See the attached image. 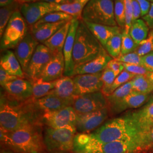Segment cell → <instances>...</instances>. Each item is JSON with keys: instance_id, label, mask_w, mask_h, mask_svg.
Returning <instances> with one entry per match:
<instances>
[{"instance_id": "obj_49", "label": "cell", "mask_w": 153, "mask_h": 153, "mask_svg": "<svg viewBox=\"0 0 153 153\" xmlns=\"http://www.w3.org/2000/svg\"><path fill=\"white\" fill-rule=\"evenodd\" d=\"M142 18L147 23L149 28L150 30L153 29V3H151V6L148 14Z\"/></svg>"}, {"instance_id": "obj_54", "label": "cell", "mask_w": 153, "mask_h": 153, "mask_svg": "<svg viewBox=\"0 0 153 153\" xmlns=\"http://www.w3.org/2000/svg\"><path fill=\"white\" fill-rule=\"evenodd\" d=\"M146 76L148 77V79L150 81V82L153 83V72H149L146 74Z\"/></svg>"}, {"instance_id": "obj_4", "label": "cell", "mask_w": 153, "mask_h": 153, "mask_svg": "<svg viewBox=\"0 0 153 153\" xmlns=\"http://www.w3.org/2000/svg\"><path fill=\"white\" fill-rule=\"evenodd\" d=\"M85 152L88 153H153V142L150 135L105 143L90 139Z\"/></svg>"}, {"instance_id": "obj_23", "label": "cell", "mask_w": 153, "mask_h": 153, "mask_svg": "<svg viewBox=\"0 0 153 153\" xmlns=\"http://www.w3.org/2000/svg\"><path fill=\"white\" fill-rule=\"evenodd\" d=\"M91 33L101 45L105 48L109 39L116 34L121 33L123 29L118 26H111L83 21Z\"/></svg>"}, {"instance_id": "obj_37", "label": "cell", "mask_w": 153, "mask_h": 153, "mask_svg": "<svg viewBox=\"0 0 153 153\" xmlns=\"http://www.w3.org/2000/svg\"><path fill=\"white\" fill-rule=\"evenodd\" d=\"M114 16L117 26L124 30L126 26V11L123 0L114 1Z\"/></svg>"}, {"instance_id": "obj_60", "label": "cell", "mask_w": 153, "mask_h": 153, "mask_svg": "<svg viewBox=\"0 0 153 153\" xmlns=\"http://www.w3.org/2000/svg\"><path fill=\"white\" fill-rule=\"evenodd\" d=\"M112 1H114V0H112Z\"/></svg>"}, {"instance_id": "obj_30", "label": "cell", "mask_w": 153, "mask_h": 153, "mask_svg": "<svg viewBox=\"0 0 153 153\" xmlns=\"http://www.w3.org/2000/svg\"><path fill=\"white\" fill-rule=\"evenodd\" d=\"M133 90L143 94H150L153 91V85L145 75H137L131 80Z\"/></svg>"}, {"instance_id": "obj_6", "label": "cell", "mask_w": 153, "mask_h": 153, "mask_svg": "<svg viewBox=\"0 0 153 153\" xmlns=\"http://www.w3.org/2000/svg\"><path fill=\"white\" fill-rule=\"evenodd\" d=\"M74 125L60 128L47 127L44 133V144L48 153H71L73 152V141L76 135Z\"/></svg>"}, {"instance_id": "obj_55", "label": "cell", "mask_w": 153, "mask_h": 153, "mask_svg": "<svg viewBox=\"0 0 153 153\" xmlns=\"http://www.w3.org/2000/svg\"><path fill=\"white\" fill-rule=\"evenodd\" d=\"M90 1V0H75L74 1L79 2V3H81V4H82L84 6H85L86 5L88 4V2Z\"/></svg>"}, {"instance_id": "obj_14", "label": "cell", "mask_w": 153, "mask_h": 153, "mask_svg": "<svg viewBox=\"0 0 153 153\" xmlns=\"http://www.w3.org/2000/svg\"><path fill=\"white\" fill-rule=\"evenodd\" d=\"M108 108L85 114L77 115L75 126L79 133H90L100 126L109 115Z\"/></svg>"}, {"instance_id": "obj_20", "label": "cell", "mask_w": 153, "mask_h": 153, "mask_svg": "<svg viewBox=\"0 0 153 153\" xmlns=\"http://www.w3.org/2000/svg\"><path fill=\"white\" fill-rule=\"evenodd\" d=\"M112 59V57L104 49L97 57L93 60L76 66L73 76L79 74H97L100 73L107 68L108 63Z\"/></svg>"}, {"instance_id": "obj_8", "label": "cell", "mask_w": 153, "mask_h": 153, "mask_svg": "<svg viewBox=\"0 0 153 153\" xmlns=\"http://www.w3.org/2000/svg\"><path fill=\"white\" fill-rule=\"evenodd\" d=\"M28 26L19 9L15 11L1 37V51H7L16 48L27 34L29 31Z\"/></svg>"}, {"instance_id": "obj_31", "label": "cell", "mask_w": 153, "mask_h": 153, "mask_svg": "<svg viewBox=\"0 0 153 153\" xmlns=\"http://www.w3.org/2000/svg\"><path fill=\"white\" fill-rule=\"evenodd\" d=\"M55 11H62L73 16L74 19H82V14L85 6L79 2L74 1L72 3L55 5Z\"/></svg>"}, {"instance_id": "obj_51", "label": "cell", "mask_w": 153, "mask_h": 153, "mask_svg": "<svg viewBox=\"0 0 153 153\" xmlns=\"http://www.w3.org/2000/svg\"><path fill=\"white\" fill-rule=\"evenodd\" d=\"M75 0H41V1H45L47 2H49L52 4L55 5H61L65 4H69L72 3Z\"/></svg>"}, {"instance_id": "obj_17", "label": "cell", "mask_w": 153, "mask_h": 153, "mask_svg": "<svg viewBox=\"0 0 153 153\" xmlns=\"http://www.w3.org/2000/svg\"><path fill=\"white\" fill-rule=\"evenodd\" d=\"M79 20L73 19L71 20L69 32L63 48V55L65 61L64 76H73L75 65L73 61V49L76 35V30Z\"/></svg>"}, {"instance_id": "obj_1", "label": "cell", "mask_w": 153, "mask_h": 153, "mask_svg": "<svg viewBox=\"0 0 153 153\" xmlns=\"http://www.w3.org/2000/svg\"><path fill=\"white\" fill-rule=\"evenodd\" d=\"M43 114L31 99L25 102H18L7 98L4 93H1V131H14L27 126L43 124Z\"/></svg>"}, {"instance_id": "obj_53", "label": "cell", "mask_w": 153, "mask_h": 153, "mask_svg": "<svg viewBox=\"0 0 153 153\" xmlns=\"http://www.w3.org/2000/svg\"><path fill=\"white\" fill-rule=\"evenodd\" d=\"M16 1L17 2H18L20 5H22L23 4L35 2H37V1H40L41 0H16Z\"/></svg>"}, {"instance_id": "obj_13", "label": "cell", "mask_w": 153, "mask_h": 153, "mask_svg": "<svg viewBox=\"0 0 153 153\" xmlns=\"http://www.w3.org/2000/svg\"><path fill=\"white\" fill-rule=\"evenodd\" d=\"M19 10L28 26H32L49 13L55 11L54 4L45 1L23 4Z\"/></svg>"}, {"instance_id": "obj_25", "label": "cell", "mask_w": 153, "mask_h": 153, "mask_svg": "<svg viewBox=\"0 0 153 153\" xmlns=\"http://www.w3.org/2000/svg\"><path fill=\"white\" fill-rule=\"evenodd\" d=\"M48 94L54 95L62 99L74 98V83L73 77L64 76L56 80L55 88Z\"/></svg>"}, {"instance_id": "obj_10", "label": "cell", "mask_w": 153, "mask_h": 153, "mask_svg": "<svg viewBox=\"0 0 153 153\" xmlns=\"http://www.w3.org/2000/svg\"><path fill=\"white\" fill-rule=\"evenodd\" d=\"M76 116L73 107L69 106L57 111L44 112L42 116V123L48 128H60L70 125L75 126Z\"/></svg>"}, {"instance_id": "obj_39", "label": "cell", "mask_w": 153, "mask_h": 153, "mask_svg": "<svg viewBox=\"0 0 153 153\" xmlns=\"http://www.w3.org/2000/svg\"><path fill=\"white\" fill-rule=\"evenodd\" d=\"M153 51V29L149 31L148 38L138 45L135 52L140 56H143Z\"/></svg>"}, {"instance_id": "obj_5", "label": "cell", "mask_w": 153, "mask_h": 153, "mask_svg": "<svg viewBox=\"0 0 153 153\" xmlns=\"http://www.w3.org/2000/svg\"><path fill=\"white\" fill-rule=\"evenodd\" d=\"M104 49L84 22L79 20L73 49V61L75 66L93 60Z\"/></svg>"}, {"instance_id": "obj_47", "label": "cell", "mask_w": 153, "mask_h": 153, "mask_svg": "<svg viewBox=\"0 0 153 153\" xmlns=\"http://www.w3.org/2000/svg\"><path fill=\"white\" fill-rule=\"evenodd\" d=\"M18 78L19 77L9 74L5 70L0 67V83L1 86L8 82L16 79Z\"/></svg>"}, {"instance_id": "obj_44", "label": "cell", "mask_w": 153, "mask_h": 153, "mask_svg": "<svg viewBox=\"0 0 153 153\" xmlns=\"http://www.w3.org/2000/svg\"><path fill=\"white\" fill-rule=\"evenodd\" d=\"M124 66V70L133 74L136 76L137 75H145L150 71L144 67L143 66L138 65H133L129 64L122 62Z\"/></svg>"}, {"instance_id": "obj_46", "label": "cell", "mask_w": 153, "mask_h": 153, "mask_svg": "<svg viewBox=\"0 0 153 153\" xmlns=\"http://www.w3.org/2000/svg\"><path fill=\"white\" fill-rule=\"evenodd\" d=\"M142 65L150 72H153V51L142 56Z\"/></svg>"}, {"instance_id": "obj_15", "label": "cell", "mask_w": 153, "mask_h": 153, "mask_svg": "<svg viewBox=\"0 0 153 153\" xmlns=\"http://www.w3.org/2000/svg\"><path fill=\"white\" fill-rule=\"evenodd\" d=\"M54 54L44 44H39L30 62L26 75L29 80L36 79Z\"/></svg>"}, {"instance_id": "obj_52", "label": "cell", "mask_w": 153, "mask_h": 153, "mask_svg": "<svg viewBox=\"0 0 153 153\" xmlns=\"http://www.w3.org/2000/svg\"><path fill=\"white\" fill-rule=\"evenodd\" d=\"M16 0H0V6L1 7H5L13 4Z\"/></svg>"}, {"instance_id": "obj_7", "label": "cell", "mask_w": 153, "mask_h": 153, "mask_svg": "<svg viewBox=\"0 0 153 153\" xmlns=\"http://www.w3.org/2000/svg\"><path fill=\"white\" fill-rule=\"evenodd\" d=\"M81 20L95 24L117 26L114 16V2L112 0H90L83 10Z\"/></svg>"}, {"instance_id": "obj_22", "label": "cell", "mask_w": 153, "mask_h": 153, "mask_svg": "<svg viewBox=\"0 0 153 153\" xmlns=\"http://www.w3.org/2000/svg\"><path fill=\"white\" fill-rule=\"evenodd\" d=\"M67 22L64 21L57 23H46L38 25H34L30 26L29 29L33 38L39 43L43 44L61 28L64 26Z\"/></svg>"}, {"instance_id": "obj_43", "label": "cell", "mask_w": 153, "mask_h": 153, "mask_svg": "<svg viewBox=\"0 0 153 153\" xmlns=\"http://www.w3.org/2000/svg\"><path fill=\"white\" fill-rule=\"evenodd\" d=\"M123 1L126 11V26L124 30L126 33H129L133 22V7L131 0Z\"/></svg>"}, {"instance_id": "obj_45", "label": "cell", "mask_w": 153, "mask_h": 153, "mask_svg": "<svg viewBox=\"0 0 153 153\" xmlns=\"http://www.w3.org/2000/svg\"><path fill=\"white\" fill-rule=\"evenodd\" d=\"M107 67L114 71L117 76H119L124 70V66L123 63L119 61L116 60L115 59H113L109 61Z\"/></svg>"}, {"instance_id": "obj_24", "label": "cell", "mask_w": 153, "mask_h": 153, "mask_svg": "<svg viewBox=\"0 0 153 153\" xmlns=\"http://www.w3.org/2000/svg\"><path fill=\"white\" fill-rule=\"evenodd\" d=\"M0 67L10 75L22 78H25V73L19 61L11 51H6L5 53L1 56Z\"/></svg>"}, {"instance_id": "obj_41", "label": "cell", "mask_w": 153, "mask_h": 153, "mask_svg": "<svg viewBox=\"0 0 153 153\" xmlns=\"http://www.w3.org/2000/svg\"><path fill=\"white\" fill-rule=\"evenodd\" d=\"M135 76L136 75L131 74L126 70H124L119 76H117L116 78L115 81L113 83L111 88V91H110L111 94L117 88L120 87L121 86L125 84L126 82L131 81Z\"/></svg>"}, {"instance_id": "obj_2", "label": "cell", "mask_w": 153, "mask_h": 153, "mask_svg": "<svg viewBox=\"0 0 153 153\" xmlns=\"http://www.w3.org/2000/svg\"><path fill=\"white\" fill-rule=\"evenodd\" d=\"M89 134L92 141L99 143L150 135V131L142 129L133 112L110 120Z\"/></svg>"}, {"instance_id": "obj_34", "label": "cell", "mask_w": 153, "mask_h": 153, "mask_svg": "<svg viewBox=\"0 0 153 153\" xmlns=\"http://www.w3.org/2000/svg\"><path fill=\"white\" fill-rule=\"evenodd\" d=\"M132 91H133V90L131 81L123 85L120 87L116 89L109 96L106 97L108 102V107L109 105L115 103V102H117L118 100H120L121 99L125 97Z\"/></svg>"}, {"instance_id": "obj_48", "label": "cell", "mask_w": 153, "mask_h": 153, "mask_svg": "<svg viewBox=\"0 0 153 153\" xmlns=\"http://www.w3.org/2000/svg\"><path fill=\"white\" fill-rule=\"evenodd\" d=\"M133 7V21L141 17V7L136 0H131Z\"/></svg>"}, {"instance_id": "obj_32", "label": "cell", "mask_w": 153, "mask_h": 153, "mask_svg": "<svg viewBox=\"0 0 153 153\" xmlns=\"http://www.w3.org/2000/svg\"><path fill=\"white\" fill-rule=\"evenodd\" d=\"M21 5L16 1L11 5L0 9V35L2 37L6 27L15 11L19 9Z\"/></svg>"}, {"instance_id": "obj_9", "label": "cell", "mask_w": 153, "mask_h": 153, "mask_svg": "<svg viewBox=\"0 0 153 153\" xmlns=\"http://www.w3.org/2000/svg\"><path fill=\"white\" fill-rule=\"evenodd\" d=\"M72 107L77 115L108 108V102L101 91L74 97Z\"/></svg>"}, {"instance_id": "obj_27", "label": "cell", "mask_w": 153, "mask_h": 153, "mask_svg": "<svg viewBox=\"0 0 153 153\" xmlns=\"http://www.w3.org/2000/svg\"><path fill=\"white\" fill-rule=\"evenodd\" d=\"M133 113L142 129L150 131L153 126V98L141 109Z\"/></svg>"}, {"instance_id": "obj_19", "label": "cell", "mask_w": 153, "mask_h": 153, "mask_svg": "<svg viewBox=\"0 0 153 153\" xmlns=\"http://www.w3.org/2000/svg\"><path fill=\"white\" fill-rule=\"evenodd\" d=\"M65 61L63 52L54 55L37 78L44 82H53L64 76Z\"/></svg>"}, {"instance_id": "obj_26", "label": "cell", "mask_w": 153, "mask_h": 153, "mask_svg": "<svg viewBox=\"0 0 153 153\" xmlns=\"http://www.w3.org/2000/svg\"><path fill=\"white\" fill-rule=\"evenodd\" d=\"M71 23V21L67 22L64 26L43 43L54 55L63 51Z\"/></svg>"}, {"instance_id": "obj_18", "label": "cell", "mask_w": 153, "mask_h": 153, "mask_svg": "<svg viewBox=\"0 0 153 153\" xmlns=\"http://www.w3.org/2000/svg\"><path fill=\"white\" fill-rule=\"evenodd\" d=\"M151 98L150 94H143L133 91L115 103L109 105V114L115 115L126 109L140 107L145 103H148Z\"/></svg>"}, {"instance_id": "obj_11", "label": "cell", "mask_w": 153, "mask_h": 153, "mask_svg": "<svg viewBox=\"0 0 153 153\" xmlns=\"http://www.w3.org/2000/svg\"><path fill=\"white\" fill-rule=\"evenodd\" d=\"M102 71L72 76L74 83V97L101 91L103 86L101 79Z\"/></svg>"}, {"instance_id": "obj_21", "label": "cell", "mask_w": 153, "mask_h": 153, "mask_svg": "<svg viewBox=\"0 0 153 153\" xmlns=\"http://www.w3.org/2000/svg\"><path fill=\"white\" fill-rule=\"evenodd\" d=\"M73 99H62L54 95L48 94L42 98L33 101L35 105L43 113L47 111H54L72 106Z\"/></svg>"}, {"instance_id": "obj_56", "label": "cell", "mask_w": 153, "mask_h": 153, "mask_svg": "<svg viewBox=\"0 0 153 153\" xmlns=\"http://www.w3.org/2000/svg\"><path fill=\"white\" fill-rule=\"evenodd\" d=\"M150 137L152 138V140L153 142V126L152 127V128L150 129Z\"/></svg>"}, {"instance_id": "obj_33", "label": "cell", "mask_w": 153, "mask_h": 153, "mask_svg": "<svg viewBox=\"0 0 153 153\" xmlns=\"http://www.w3.org/2000/svg\"><path fill=\"white\" fill-rule=\"evenodd\" d=\"M122 32L118 33L109 39L105 48L112 58L117 59L121 55Z\"/></svg>"}, {"instance_id": "obj_16", "label": "cell", "mask_w": 153, "mask_h": 153, "mask_svg": "<svg viewBox=\"0 0 153 153\" xmlns=\"http://www.w3.org/2000/svg\"><path fill=\"white\" fill-rule=\"evenodd\" d=\"M39 44V43L33 38L29 30L25 38L16 48L14 53L25 74L27 71L30 62Z\"/></svg>"}, {"instance_id": "obj_61", "label": "cell", "mask_w": 153, "mask_h": 153, "mask_svg": "<svg viewBox=\"0 0 153 153\" xmlns=\"http://www.w3.org/2000/svg\"></svg>"}, {"instance_id": "obj_28", "label": "cell", "mask_w": 153, "mask_h": 153, "mask_svg": "<svg viewBox=\"0 0 153 153\" xmlns=\"http://www.w3.org/2000/svg\"><path fill=\"white\" fill-rule=\"evenodd\" d=\"M149 27L143 19H138L132 22L129 33L135 43L139 45L148 38Z\"/></svg>"}, {"instance_id": "obj_40", "label": "cell", "mask_w": 153, "mask_h": 153, "mask_svg": "<svg viewBox=\"0 0 153 153\" xmlns=\"http://www.w3.org/2000/svg\"><path fill=\"white\" fill-rule=\"evenodd\" d=\"M89 141V133H79L76 134L73 141V152L74 153L84 152Z\"/></svg>"}, {"instance_id": "obj_57", "label": "cell", "mask_w": 153, "mask_h": 153, "mask_svg": "<svg viewBox=\"0 0 153 153\" xmlns=\"http://www.w3.org/2000/svg\"><path fill=\"white\" fill-rule=\"evenodd\" d=\"M1 153H15L13 152H11V151H7V150H4V151H2Z\"/></svg>"}, {"instance_id": "obj_58", "label": "cell", "mask_w": 153, "mask_h": 153, "mask_svg": "<svg viewBox=\"0 0 153 153\" xmlns=\"http://www.w3.org/2000/svg\"><path fill=\"white\" fill-rule=\"evenodd\" d=\"M86 153V152H85V151H84V152H76V153Z\"/></svg>"}, {"instance_id": "obj_3", "label": "cell", "mask_w": 153, "mask_h": 153, "mask_svg": "<svg viewBox=\"0 0 153 153\" xmlns=\"http://www.w3.org/2000/svg\"><path fill=\"white\" fill-rule=\"evenodd\" d=\"M43 125L34 124L14 131H1V142L16 153H47Z\"/></svg>"}, {"instance_id": "obj_35", "label": "cell", "mask_w": 153, "mask_h": 153, "mask_svg": "<svg viewBox=\"0 0 153 153\" xmlns=\"http://www.w3.org/2000/svg\"><path fill=\"white\" fill-rule=\"evenodd\" d=\"M74 19L73 16L62 11H53L43 16L40 21H39L36 25H41L46 23H57L64 21H71Z\"/></svg>"}, {"instance_id": "obj_12", "label": "cell", "mask_w": 153, "mask_h": 153, "mask_svg": "<svg viewBox=\"0 0 153 153\" xmlns=\"http://www.w3.org/2000/svg\"><path fill=\"white\" fill-rule=\"evenodd\" d=\"M7 98L18 102H25L33 96V85L30 80L18 78L1 86Z\"/></svg>"}, {"instance_id": "obj_50", "label": "cell", "mask_w": 153, "mask_h": 153, "mask_svg": "<svg viewBox=\"0 0 153 153\" xmlns=\"http://www.w3.org/2000/svg\"><path fill=\"white\" fill-rule=\"evenodd\" d=\"M141 7V17L148 14L151 6V2L147 0H136Z\"/></svg>"}, {"instance_id": "obj_38", "label": "cell", "mask_w": 153, "mask_h": 153, "mask_svg": "<svg viewBox=\"0 0 153 153\" xmlns=\"http://www.w3.org/2000/svg\"><path fill=\"white\" fill-rule=\"evenodd\" d=\"M135 42L133 40L129 33H126L123 30L122 31V42L121 55H124L135 52L138 47Z\"/></svg>"}, {"instance_id": "obj_29", "label": "cell", "mask_w": 153, "mask_h": 153, "mask_svg": "<svg viewBox=\"0 0 153 153\" xmlns=\"http://www.w3.org/2000/svg\"><path fill=\"white\" fill-rule=\"evenodd\" d=\"M33 85V96L31 100L34 101L47 95L55 88L56 81L53 82H44L36 78L30 80Z\"/></svg>"}, {"instance_id": "obj_42", "label": "cell", "mask_w": 153, "mask_h": 153, "mask_svg": "<svg viewBox=\"0 0 153 153\" xmlns=\"http://www.w3.org/2000/svg\"><path fill=\"white\" fill-rule=\"evenodd\" d=\"M115 59L123 63L143 66L142 56H139L136 52H131L126 55H120L119 57Z\"/></svg>"}, {"instance_id": "obj_36", "label": "cell", "mask_w": 153, "mask_h": 153, "mask_svg": "<svg viewBox=\"0 0 153 153\" xmlns=\"http://www.w3.org/2000/svg\"><path fill=\"white\" fill-rule=\"evenodd\" d=\"M116 77L117 76L115 73L107 67L102 71L101 79L103 83V86L101 92L105 97H107L111 94V88Z\"/></svg>"}, {"instance_id": "obj_59", "label": "cell", "mask_w": 153, "mask_h": 153, "mask_svg": "<svg viewBox=\"0 0 153 153\" xmlns=\"http://www.w3.org/2000/svg\"><path fill=\"white\" fill-rule=\"evenodd\" d=\"M148 1H149L150 2H151V3H153V0H147Z\"/></svg>"}]
</instances>
